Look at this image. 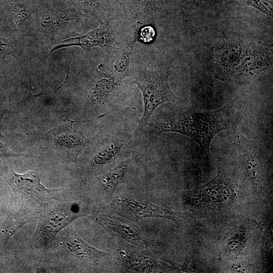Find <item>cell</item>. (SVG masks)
<instances>
[{
	"label": "cell",
	"mask_w": 273,
	"mask_h": 273,
	"mask_svg": "<svg viewBox=\"0 0 273 273\" xmlns=\"http://www.w3.org/2000/svg\"><path fill=\"white\" fill-rule=\"evenodd\" d=\"M237 115L231 107L224 106L208 112H174L160 116L153 128L156 132L172 131L194 139L203 153L208 154L212 140L219 131L234 128Z\"/></svg>",
	"instance_id": "6da1fadb"
},
{
	"label": "cell",
	"mask_w": 273,
	"mask_h": 273,
	"mask_svg": "<svg viewBox=\"0 0 273 273\" xmlns=\"http://www.w3.org/2000/svg\"><path fill=\"white\" fill-rule=\"evenodd\" d=\"M133 83L138 85L143 95L144 112L140 121V128L146 125L159 105L166 102L180 101L170 89L167 75L160 71H141L135 75Z\"/></svg>",
	"instance_id": "7a4b0ae2"
},
{
	"label": "cell",
	"mask_w": 273,
	"mask_h": 273,
	"mask_svg": "<svg viewBox=\"0 0 273 273\" xmlns=\"http://www.w3.org/2000/svg\"><path fill=\"white\" fill-rule=\"evenodd\" d=\"M234 189L224 173L219 171L205 185L187 193V203L194 207H219L230 203L235 198Z\"/></svg>",
	"instance_id": "3957f363"
},
{
	"label": "cell",
	"mask_w": 273,
	"mask_h": 273,
	"mask_svg": "<svg viewBox=\"0 0 273 273\" xmlns=\"http://www.w3.org/2000/svg\"><path fill=\"white\" fill-rule=\"evenodd\" d=\"M9 181L12 187L15 197L34 201H43L51 196L54 190H50L42 186L38 175L34 171L19 174L12 171Z\"/></svg>",
	"instance_id": "277c9868"
},
{
	"label": "cell",
	"mask_w": 273,
	"mask_h": 273,
	"mask_svg": "<svg viewBox=\"0 0 273 273\" xmlns=\"http://www.w3.org/2000/svg\"><path fill=\"white\" fill-rule=\"evenodd\" d=\"M77 216L75 213L67 207L53 209L40 218L38 237L41 239L44 244L51 242L60 230Z\"/></svg>",
	"instance_id": "5b68a950"
},
{
	"label": "cell",
	"mask_w": 273,
	"mask_h": 273,
	"mask_svg": "<svg viewBox=\"0 0 273 273\" xmlns=\"http://www.w3.org/2000/svg\"><path fill=\"white\" fill-rule=\"evenodd\" d=\"M237 138L247 176L252 184L258 185L261 179V170L254 147L244 136L238 134Z\"/></svg>",
	"instance_id": "8992f818"
},
{
	"label": "cell",
	"mask_w": 273,
	"mask_h": 273,
	"mask_svg": "<svg viewBox=\"0 0 273 273\" xmlns=\"http://www.w3.org/2000/svg\"><path fill=\"white\" fill-rule=\"evenodd\" d=\"M71 40L69 45H79L85 49L93 46L104 47L110 42V36L106 27L101 26L84 36Z\"/></svg>",
	"instance_id": "52a82bcc"
},
{
	"label": "cell",
	"mask_w": 273,
	"mask_h": 273,
	"mask_svg": "<svg viewBox=\"0 0 273 273\" xmlns=\"http://www.w3.org/2000/svg\"><path fill=\"white\" fill-rule=\"evenodd\" d=\"M67 245L73 253L86 256L95 262H99L108 255L104 252L98 250L84 242L75 233L72 234Z\"/></svg>",
	"instance_id": "ba28073f"
},
{
	"label": "cell",
	"mask_w": 273,
	"mask_h": 273,
	"mask_svg": "<svg viewBox=\"0 0 273 273\" xmlns=\"http://www.w3.org/2000/svg\"><path fill=\"white\" fill-rule=\"evenodd\" d=\"M127 162L122 161L111 169L105 175L102 183L104 190L112 194L117 186L123 180L127 169Z\"/></svg>",
	"instance_id": "9c48e42d"
},
{
	"label": "cell",
	"mask_w": 273,
	"mask_h": 273,
	"mask_svg": "<svg viewBox=\"0 0 273 273\" xmlns=\"http://www.w3.org/2000/svg\"><path fill=\"white\" fill-rule=\"evenodd\" d=\"M246 233V228L244 226L237 228L226 239L225 251L235 254L243 251L247 243Z\"/></svg>",
	"instance_id": "30bf717a"
},
{
	"label": "cell",
	"mask_w": 273,
	"mask_h": 273,
	"mask_svg": "<svg viewBox=\"0 0 273 273\" xmlns=\"http://www.w3.org/2000/svg\"><path fill=\"white\" fill-rule=\"evenodd\" d=\"M122 145L118 142L104 146L95 156V162L103 164L109 162L118 153Z\"/></svg>",
	"instance_id": "8fae6325"
},
{
	"label": "cell",
	"mask_w": 273,
	"mask_h": 273,
	"mask_svg": "<svg viewBox=\"0 0 273 273\" xmlns=\"http://www.w3.org/2000/svg\"><path fill=\"white\" fill-rule=\"evenodd\" d=\"M103 221L105 222L106 226H107L110 229L119 233L120 235L125 238L135 241L141 239L136 232L125 225L116 223V222L109 219H104Z\"/></svg>",
	"instance_id": "7c38bea8"
},
{
	"label": "cell",
	"mask_w": 273,
	"mask_h": 273,
	"mask_svg": "<svg viewBox=\"0 0 273 273\" xmlns=\"http://www.w3.org/2000/svg\"><path fill=\"white\" fill-rule=\"evenodd\" d=\"M113 83L107 79L99 81L96 85L95 96L98 101L106 99L113 88Z\"/></svg>",
	"instance_id": "4fadbf2b"
},
{
	"label": "cell",
	"mask_w": 273,
	"mask_h": 273,
	"mask_svg": "<svg viewBox=\"0 0 273 273\" xmlns=\"http://www.w3.org/2000/svg\"><path fill=\"white\" fill-rule=\"evenodd\" d=\"M131 1L136 9L149 14L156 10L163 0H131Z\"/></svg>",
	"instance_id": "5bb4252c"
},
{
	"label": "cell",
	"mask_w": 273,
	"mask_h": 273,
	"mask_svg": "<svg viewBox=\"0 0 273 273\" xmlns=\"http://www.w3.org/2000/svg\"><path fill=\"white\" fill-rule=\"evenodd\" d=\"M139 39L144 43H150L153 41L155 36V31L151 26L142 27L139 32Z\"/></svg>",
	"instance_id": "9a60e30c"
},
{
	"label": "cell",
	"mask_w": 273,
	"mask_h": 273,
	"mask_svg": "<svg viewBox=\"0 0 273 273\" xmlns=\"http://www.w3.org/2000/svg\"><path fill=\"white\" fill-rule=\"evenodd\" d=\"M15 230V226L10 223L7 222L3 224V227L0 230V250Z\"/></svg>",
	"instance_id": "2e32d148"
},
{
	"label": "cell",
	"mask_w": 273,
	"mask_h": 273,
	"mask_svg": "<svg viewBox=\"0 0 273 273\" xmlns=\"http://www.w3.org/2000/svg\"><path fill=\"white\" fill-rule=\"evenodd\" d=\"M251 4L260 9H263V10L267 11L268 8H270V5L265 0H252Z\"/></svg>",
	"instance_id": "e0dca14e"
},
{
	"label": "cell",
	"mask_w": 273,
	"mask_h": 273,
	"mask_svg": "<svg viewBox=\"0 0 273 273\" xmlns=\"http://www.w3.org/2000/svg\"><path fill=\"white\" fill-rule=\"evenodd\" d=\"M3 46H6V44L3 43V42L1 40V38H0V53H2L4 47Z\"/></svg>",
	"instance_id": "ac0fdd59"
}]
</instances>
